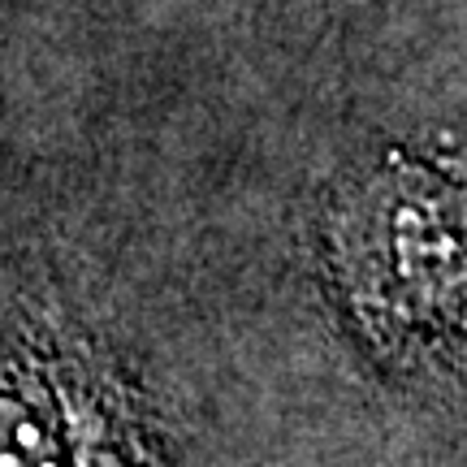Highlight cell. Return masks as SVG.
Masks as SVG:
<instances>
[{
  "label": "cell",
  "instance_id": "1",
  "mask_svg": "<svg viewBox=\"0 0 467 467\" xmlns=\"http://www.w3.org/2000/svg\"><path fill=\"white\" fill-rule=\"evenodd\" d=\"M0 467H148V454L100 368L48 334H22L0 359Z\"/></svg>",
  "mask_w": 467,
  "mask_h": 467
}]
</instances>
